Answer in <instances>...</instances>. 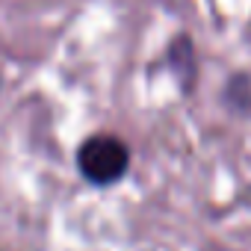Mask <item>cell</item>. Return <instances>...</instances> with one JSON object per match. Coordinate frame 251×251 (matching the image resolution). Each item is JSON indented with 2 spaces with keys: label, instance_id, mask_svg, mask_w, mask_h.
<instances>
[{
  "label": "cell",
  "instance_id": "1",
  "mask_svg": "<svg viewBox=\"0 0 251 251\" xmlns=\"http://www.w3.org/2000/svg\"><path fill=\"white\" fill-rule=\"evenodd\" d=\"M77 169L80 175L95 183V186H109L124 177V172L130 169V151L121 139L98 133L86 139L77 151Z\"/></svg>",
  "mask_w": 251,
  "mask_h": 251
}]
</instances>
